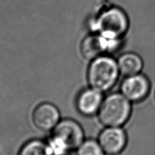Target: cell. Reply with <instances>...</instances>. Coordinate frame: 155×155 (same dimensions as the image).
<instances>
[{
    "instance_id": "obj_3",
    "label": "cell",
    "mask_w": 155,
    "mask_h": 155,
    "mask_svg": "<svg viewBox=\"0 0 155 155\" xmlns=\"http://www.w3.org/2000/svg\"><path fill=\"white\" fill-rule=\"evenodd\" d=\"M52 131V135L62 141L71 151L77 150L85 140L82 127L72 119L60 120Z\"/></svg>"
},
{
    "instance_id": "obj_12",
    "label": "cell",
    "mask_w": 155,
    "mask_h": 155,
    "mask_svg": "<svg viewBox=\"0 0 155 155\" xmlns=\"http://www.w3.org/2000/svg\"><path fill=\"white\" fill-rule=\"evenodd\" d=\"M111 155H120V154H111Z\"/></svg>"
},
{
    "instance_id": "obj_1",
    "label": "cell",
    "mask_w": 155,
    "mask_h": 155,
    "mask_svg": "<svg viewBox=\"0 0 155 155\" xmlns=\"http://www.w3.org/2000/svg\"><path fill=\"white\" fill-rule=\"evenodd\" d=\"M120 74L117 60L102 55L91 60L87 77L90 86L103 93L114 86Z\"/></svg>"
},
{
    "instance_id": "obj_9",
    "label": "cell",
    "mask_w": 155,
    "mask_h": 155,
    "mask_svg": "<svg viewBox=\"0 0 155 155\" xmlns=\"http://www.w3.org/2000/svg\"><path fill=\"white\" fill-rule=\"evenodd\" d=\"M80 51L83 57L89 60L104 55L105 50L101 36L92 35L84 38L81 42Z\"/></svg>"
},
{
    "instance_id": "obj_4",
    "label": "cell",
    "mask_w": 155,
    "mask_h": 155,
    "mask_svg": "<svg viewBox=\"0 0 155 155\" xmlns=\"http://www.w3.org/2000/svg\"><path fill=\"white\" fill-rule=\"evenodd\" d=\"M150 91V82L141 73L126 77L120 85V92L131 103H138L148 97Z\"/></svg>"
},
{
    "instance_id": "obj_6",
    "label": "cell",
    "mask_w": 155,
    "mask_h": 155,
    "mask_svg": "<svg viewBox=\"0 0 155 155\" xmlns=\"http://www.w3.org/2000/svg\"><path fill=\"white\" fill-rule=\"evenodd\" d=\"M35 127L42 131L53 130L60 121V112L55 105L50 103L40 104L32 115Z\"/></svg>"
},
{
    "instance_id": "obj_11",
    "label": "cell",
    "mask_w": 155,
    "mask_h": 155,
    "mask_svg": "<svg viewBox=\"0 0 155 155\" xmlns=\"http://www.w3.org/2000/svg\"><path fill=\"white\" fill-rule=\"evenodd\" d=\"M77 150V155H105L102 147L98 141L92 139L85 140L81 143Z\"/></svg>"
},
{
    "instance_id": "obj_2",
    "label": "cell",
    "mask_w": 155,
    "mask_h": 155,
    "mask_svg": "<svg viewBox=\"0 0 155 155\" xmlns=\"http://www.w3.org/2000/svg\"><path fill=\"white\" fill-rule=\"evenodd\" d=\"M131 102L120 93H112L104 98L98 119L105 127H122L129 120Z\"/></svg>"
},
{
    "instance_id": "obj_13",
    "label": "cell",
    "mask_w": 155,
    "mask_h": 155,
    "mask_svg": "<svg viewBox=\"0 0 155 155\" xmlns=\"http://www.w3.org/2000/svg\"><path fill=\"white\" fill-rule=\"evenodd\" d=\"M154 101H155V92H154Z\"/></svg>"
},
{
    "instance_id": "obj_7",
    "label": "cell",
    "mask_w": 155,
    "mask_h": 155,
    "mask_svg": "<svg viewBox=\"0 0 155 155\" xmlns=\"http://www.w3.org/2000/svg\"><path fill=\"white\" fill-rule=\"evenodd\" d=\"M103 100V92L91 87L86 88L77 96V109L85 116H92L98 113Z\"/></svg>"
},
{
    "instance_id": "obj_8",
    "label": "cell",
    "mask_w": 155,
    "mask_h": 155,
    "mask_svg": "<svg viewBox=\"0 0 155 155\" xmlns=\"http://www.w3.org/2000/svg\"><path fill=\"white\" fill-rule=\"evenodd\" d=\"M117 62L120 74L125 77L140 73L143 66L142 58L134 52L123 53L117 59Z\"/></svg>"
},
{
    "instance_id": "obj_10",
    "label": "cell",
    "mask_w": 155,
    "mask_h": 155,
    "mask_svg": "<svg viewBox=\"0 0 155 155\" xmlns=\"http://www.w3.org/2000/svg\"><path fill=\"white\" fill-rule=\"evenodd\" d=\"M18 155H53L47 142L40 140L28 141L21 148Z\"/></svg>"
},
{
    "instance_id": "obj_5",
    "label": "cell",
    "mask_w": 155,
    "mask_h": 155,
    "mask_svg": "<svg viewBox=\"0 0 155 155\" xmlns=\"http://www.w3.org/2000/svg\"><path fill=\"white\" fill-rule=\"evenodd\" d=\"M98 141L105 154H120L127 146V135L121 127H106L100 133Z\"/></svg>"
}]
</instances>
